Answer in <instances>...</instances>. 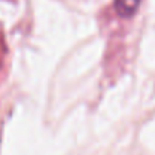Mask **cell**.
Wrapping results in <instances>:
<instances>
[{
  "label": "cell",
  "mask_w": 155,
  "mask_h": 155,
  "mask_svg": "<svg viewBox=\"0 0 155 155\" xmlns=\"http://www.w3.org/2000/svg\"><path fill=\"white\" fill-rule=\"evenodd\" d=\"M140 3L141 0H114V7L120 17L129 18L136 12Z\"/></svg>",
  "instance_id": "1"
}]
</instances>
